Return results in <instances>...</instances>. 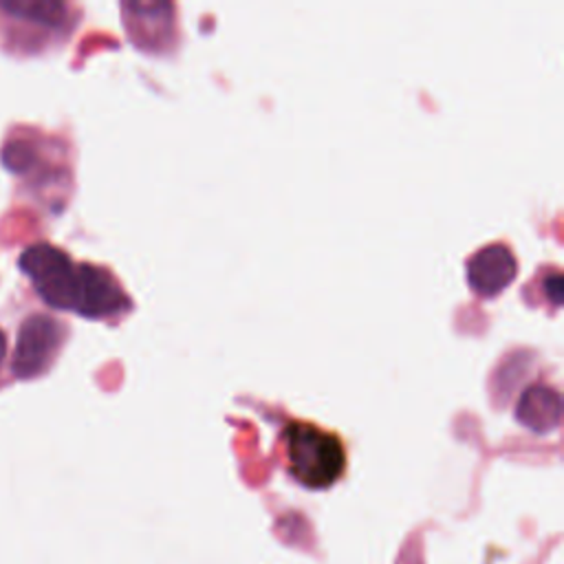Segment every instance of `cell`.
<instances>
[{
    "mask_svg": "<svg viewBox=\"0 0 564 564\" xmlns=\"http://www.w3.org/2000/svg\"><path fill=\"white\" fill-rule=\"evenodd\" d=\"M4 352H7V339H4V333L0 330V364L4 359Z\"/></svg>",
    "mask_w": 564,
    "mask_h": 564,
    "instance_id": "8",
    "label": "cell"
},
{
    "mask_svg": "<svg viewBox=\"0 0 564 564\" xmlns=\"http://www.w3.org/2000/svg\"><path fill=\"white\" fill-rule=\"evenodd\" d=\"M0 9L15 13L20 18L35 20L40 24L57 26L64 20L66 7L59 2H40V0H20V2H0Z\"/></svg>",
    "mask_w": 564,
    "mask_h": 564,
    "instance_id": "6",
    "label": "cell"
},
{
    "mask_svg": "<svg viewBox=\"0 0 564 564\" xmlns=\"http://www.w3.org/2000/svg\"><path fill=\"white\" fill-rule=\"evenodd\" d=\"M516 416L538 434L551 432L560 423V394L549 386H533L522 392Z\"/></svg>",
    "mask_w": 564,
    "mask_h": 564,
    "instance_id": "5",
    "label": "cell"
},
{
    "mask_svg": "<svg viewBox=\"0 0 564 564\" xmlns=\"http://www.w3.org/2000/svg\"><path fill=\"white\" fill-rule=\"evenodd\" d=\"M518 275V260L513 251L502 245H487L467 260L469 289L480 297L500 295Z\"/></svg>",
    "mask_w": 564,
    "mask_h": 564,
    "instance_id": "4",
    "label": "cell"
},
{
    "mask_svg": "<svg viewBox=\"0 0 564 564\" xmlns=\"http://www.w3.org/2000/svg\"><path fill=\"white\" fill-rule=\"evenodd\" d=\"M544 282H549V284H544V291L549 293L551 302L560 304L562 302V275L557 271H551V278Z\"/></svg>",
    "mask_w": 564,
    "mask_h": 564,
    "instance_id": "7",
    "label": "cell"
},
{
    "mask_svg": "<svg viewBox=\"0 0 564 564\" xmlns=\"http://www.w3.org/2000/svg\"><path fill=\"white\" fill-rule=\"evenodd\" d=\"M286 467L308 489H326L346 469V449L335 432L311 421H289L282 430Z\"/></svg>",
    "mask_w": 564,
    "mask_h": 564,
    "instance_id": "2",
    "label": "cell"
},
{
    "mask_svg": "<svg viewBox=\"0 0 564 564\" xmlns=\"http://www.w3.org/2000/svg\"><path fill=\"white\" fill-rule=\"evenodd\" d=\"M62 339L59 324L46 315H33L22 322L13 359H11V370L20 379H31L40 375L48 361L53 359L57 346Z\"/></svg>",
    "mask_w": 564,
    "mask_h": 564,
    "instance_id": "3",
    "label": "cell"
},
{
    "mask_svg": "<svg viewBox=\"0 0 564 564\" xmlns=\"http://www.w3.org/2000/svg\"><path fill=\"white\" fill-rule=\"evenodd\" d=\"M20 269L33 280L40 297L64 311L90 319L123 313L130 302L117 278L95 264H75L68 253L53 245H33L22 251Z\"/></svg>",
    "mask_w": 564,
    "mask_h": 564,
    "instance_id": "1",
    "label": "cell"
}]
</instances>
